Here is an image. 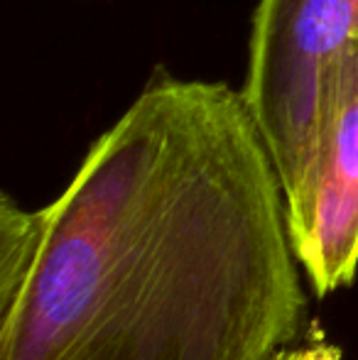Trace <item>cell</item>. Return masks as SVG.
<instances>
[{
  "label": "cell",
  "mask_w": 358,
  "mask_h": 360,
  "mask_svg": "<svg viewBox=\"0 0 358 360\" xmlns=\"http://www.w3.org/2000/svg\"><path fill=\"white\" fill-rule=\"evenodd\" d=\"M307 294L243 94L155 69L67 189L0 199V360H277Z\"/></svg>",
  "instance_id": "1"
},
{
  "label": "cell",
  "mask_w": 358,
  "mask_h": 360,
  "mask_svg": "<svg viewBox=\"0 0 358 360\" xmlns=\"http://www.w3.org/2000/svg\"><path fill=\"white\" fill-rule=\"evenodd\" d=\"M358 42V0H258L241 94L285 199L309 169L329 76Z\"/></svg>",
  "instance_id": "2"
},
{
  "label": "cell",
  "mask_w": 358,
  "mask_h": 360,
  "mask_svg": "<svg viewBox=\"0 0 358 360\" xmlns=\"http://www.w3.org/2000/svg\"><path fill=\"white\" fill-rule=\"evenodd\" d=\"M285 211L317 297L349 287L358 270V42L329 76L309 169Z\"/></svg>",
  "instance_id": "3"
},
{
  "label": "cell",
  "mask_w": 358,
  "mask_h": 360,
  "mask_svg": "<svg viewBox=\"0 0 358 360\" xmlns=\"http://www.w3.org/2000/svg\"><path fill=\"white\" fill-rule=\"evenodd\" d=\"M277 360H344V353H341L339 346H334V343H329L324 336L317 333V338H309L302 346L285 348L277 356Z\"/></svg>",
  "instance_id": "4"
}]
</instances>
